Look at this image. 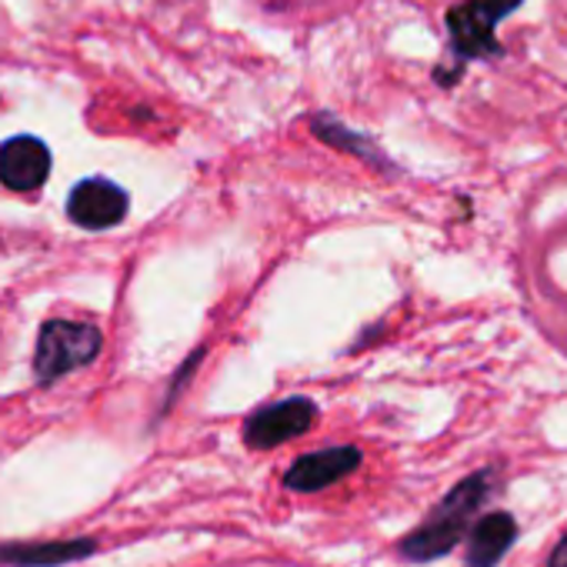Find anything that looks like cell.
<instances>
[{
	"label": "cell",
	"mask_w": 567,
	"mask_h": 567,
	"mask_svg": "<svg viewBox=\"0 0 567 567\" xmlns=\"http://www.w3.org/2000/svg\"><path fill=\"white\" fill-rule=\"evenodd\" d=\"M318 421V404L311 398H284L254 411L244 424V444L254 451L280 447L301 434H308Z\"/></svg>",
	"instance_id": "4"
},
{
	"label": "cell",
	"mask_w": 567,
	"mask_h": 567,
	"mask_svg": "<svg viewBox=\"0 0 567 567\" xmlns=\"http://www.w3.org/2000/svg\"><path fill=\"white\" fill-rule=\"evenodd\" d=\"M547 567H567V534L560 537V544L554 547V554H550V564Z\"/></svg>",
	"instance_id": "11"
},
{
	"label": "cell",
	"mask_w": 567,
	"mask_h": 567,
	"mask_svg": "<svg viewBox=\"0 0 567 567\" xmlns=\"http://www.w3.org/2000/svg\"><path fill=\"white\" fill-rule=\"evenodd\" d=\"M101 331L94 324L78 321H51L41 328L38 354H34V374L41 384H54L58 378L91 364L101 354Z\"/></svg>",
	"instance_id": "3"
},
{
	"label": "cell",
	"mask_w": 567,
	"mask_h": 567,
	"mask_svg": "<svg viewBox=\"0 0 567 567\" xmlns=\"http://www.w3.org/2000/svg\"><path fill=\"white\" fill-rule=\"evenodd\" d=\"M514 534H517V524L504 511H494L484 520H477L467 540V567H494L511 547Z\"/></svg>",
	"instance_id": "9"
},
{
	"label": "cell",
	"mask_w": 567,
	"mask_h": 567,
	"mask_svg": "<svg viewBox=\"0 0 567 567\" xmlns=\"http://www.w3.org/2000/svg\"><path fill=\"white\" fill-rule=\"evenodd\" d=\"M94 550V540H64V544H21V547H0V560L11 564H61L78 560Z\"/></svg>",
	"instance_id": "10"
},
{
	"label": "cell",
	"mask_w": 567,
	"mask_h": 567,
	"mask_svg": "<svg viewBox=\"0 0 567 567\" xmlns=\"http://www.w3.org/2000/svg\"><path fill=\"white\" fill-rule=\"evenodd\" d=\"M51 174V151L41 137L21 134L0 144V184L11 190H38Z\"/></svg>",
	"instance_id": "6"
},
{
	"label": "cell",
	"mask_w": 567,
	"mask_h": 567,
	"mask_svg": "<svg viewBox=\"0 0 567 567\" xmlns=\"http://www.w3.org/2000/svg\"><path fill=\"white\" fill-rule=\"evenodd\" d=\"M358 464H361V451L351 444L315 451V454H305L291 464V471L284 474V484H288L291 491H301V494L324 491V487L338 484L341 477H348L351 471H358Z\"/></svg>",
	"instance_id": "7"
},
{
	"label": "cell",
	"mask_w": 567,
	"mask_h": 567,
	"mask_svg": "<svg viewBox=\"0 0 567 567\" xmlns=\"http://www.w3.org/2000/svg\"><path fill=\"white\" fill-rule=\"evenodd\" d=\"M308 127H311V134H315L321 144H328V147H334V151H341V154H351V157L364 161L368 167H374V171H381V174H401V171L394 167V161L381 151V144H378L374 137H368V134L348 127V124H344L341 117H334L331 111H315L311 121H308Z\"/></svg>",
	"instance_id": "8"
},
{
	"label": "cell",
	"mask_w": 567,
	"mask_h": 567,
	"mask_svg": "<svg viewBox=\"0 0 567 567\" xmlns=\"http://www.w3.org/2000/svg\"><path fill=\"white\" fill-rule=\"evenodd\" d=\"M127 207H131V197L124 187H117L107 177H91L71 190L68 217L84 230H107L127 217Z\"/></svg>",
	"instance_id": "5"
},
{
	"label": "cell",
	"mask_w": 567,
	"mask_h": 567,
	"mask_svg": "<svg viewBox=\"0 0 567 567\" xmlns=\"http://www.w3.org/2000/svg\"><path fill=\"white\" fill-rule=\"evenodd\" d=\"M494 491V474L491 471H477L471 477H464L437 507L434 514L411 534L401 540V554L408 560H434L454 550V544L464 537L467 524L474 520V514L481 511V504L491 497Z\"/></svg>",
	"instance_id": "2"
},
{
	"label": "cell",
	"mask_w": 567,
	"mask_h": 567,
	"mask_svg": "<svg viewBox=\"0 0 567 567\" xmlns=\"http://www.w3.org/2000/svg\"><path fill=\"white\" fill-rule=\"evenodd\" d=\"M524 0H461L444 14L451 68H434L441 87H454L474 61L497 58L504 48L497 41L501 21L520 11Z\"/></svg>",
	"instance_id": "1"
}]
</instances>
